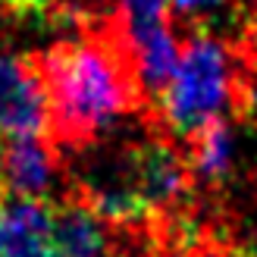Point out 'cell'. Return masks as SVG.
Here are the masks:
<instances>
[{"mask_svg": "<svg viewBox=\"0 0 257 257\" xmlns=\"http://www.w3.org/2000/svg\"><path fill=\"white\" fill-rule=\"evenodd\" d=\"M35 57L57 145L88 148L116 119L141 110L148 100L113 13L82 19L75 38H63Z\"/></svg>", "mask_w": 257, "mask_h": 257, "instance_id": "obj_1", "label": "cell"}, {"mask_svg": "<svg viewBox=\"0 0 257 257\" xmlns=\"http://www.w3.org/2000/svg\"><path fill=\"white\" fill-rule=\"evenodd\" d=\"M235 94L238 75L229 50L210 32L191 29L179 54L173 82L157 97V116L170 135L191 138L198 128L220 119V113L235 104Z\"/></svg>", "mask_w": 257, "mask_h": 257, "instance_id": "obj_2", "label": "cell"}, {"mask_svg": "<svg viewBox=\"0 0 257 257\" xmlns=\"http://www.w3.org/2000/svg\"><path fill=\"white\" fill-rule=\"evenodd\" d=\"M50 132V107L38 57L0 54V141L44 138Z\"/></svg>", "mask_w": 257, "mask_h": 257, "instance_id": "obj_3", "label": "cell"}, {"mask_svg": "<svg viewBox=\"0 0 257 257\" xmlns=\"http://www.w3.org/2000/svg\"><path fill=\"white\" fill-rule=\"evenodd\" d=\"M128 166L141 201L148 204L154 220H170V216L188 201L191 191V170L188 160L179 157V151L170 148V141L151 138L128 148Z\"/></svg>", "mask_w": 257, "mask_h": 257, "instance_id": "obj_4", "label": "cell"}, {"mask_svg": "<svg viewBox=\"0 0 257 257\" xmlns=\"http://www.w3.org/2000/svg\"><path fill=\"white\" fill-rule=\"evenodd\" d=\"M57 179V154L47 138L0 141V185L13 198L44 201Z\"/></svg>", "mask_w": 257, "mask_h": 257, "instance_id": "obj_5", "label": "cell"}, {"mask_svg": "<svg viewBox=\"0 0 257 257\" xmlns=\"http://www.w3.org/2000/svg\"><path fill=\"white\" fill-rule=\"evenodd\" d=\"M54 251V204L13 198L0 204V257H47Z\"/></svg>", "mask_w": 257, "mask_h": 257, "instance_id": "obj_6", "label": "cell"}, {"mask_svg": "<svg viewBox=\"0 0 257 257\" xmlns=\"http://www.w3.org/2000/svg\"><path fill=\"white\" fill-rule=\"evenodd\" d=\"M54 251L60 257H107L110 241L104 220L82 201L54 207Z\"/></svg>", "mask_w": 257, "mask_h": 257, "instance_id": "obj_7", "label": "cell"}, {"mask_svg": "<svg viewBox=\"0 0 257 257\" xmlns=\"http://www.w3.org/2000/svg\"><path fill=\"white\" fill-rule=\"evenodd\" d=\"M188 170L191 179L207 185H220L223 179H229L235 163V138L232 128L223 119H213L204 128H198L195 135L188 138Z\"/></svg>", "mask_w": 257, "mask_h": 257, "instance_id": "obj_8", "label": "cell"}, {"mask_svg": "<svg viewBox=\"0 0 257 257\" xmlns=\"http://www.w3.org/2000/svg\"><path fill=\"white\" fill-rule=\"evenodd\" d=\"M60 13V0H0V16L10 19H44Z\"/></svg>", "mask_w": 257, "mask_h": 257, "instance_id": "obj_9", "label": "cell"}, {"mask_svg": "<svg viewBox=\"0 0 257 257\" xmlns=\"http://www.w3.org/2000/svg\"><path fill=\"white\" fill-rule=\"evenodd\" d=\"M226 0H170V7L179 13V16H204L210 10H220Z\"/></svg>", "mask_w": 257, "mask_h": 257, "instance_id": "obj_10", "label": "cell"}, {"mask_svg": "<svg viewBox=\"0 0 257 257\" xmlns=\"http://www.w3.org/2000/svg\"><path fill=\"white\" fill-rule=\"evenodd\" d=\"M0 204H4V185H0Z\"/></svg>", "mask_w": 257, "mask_h": 257, "instance_id": "obj_11", "label": "cell"}, {"mask_svg": "<svg viewBox=\"0 0 257 257\" xmlns=\"http://www.w3.org/2000/svg\"><path fill=\"white\" fill-rule=\"evenodd\" d=\"M254 257H257V254H254Z\"/></svg>", "mask_w": 257, "mask_h": 257, "instance_id": "obj_12", "label": "cell"}]
</instances>
